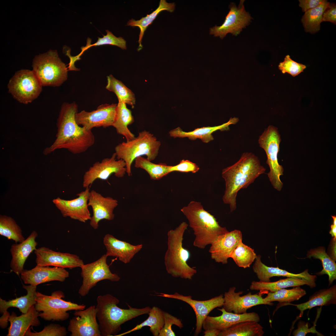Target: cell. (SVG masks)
I'll return each instance as SVG.
<instances>
[{"label":"cell","instance_id":"1","mask_svg":"<svg viewBox=\"0 0 336 336\" xmlns=\"http://www.w3.org/2000/svg\"><path fill=\"white\" fill-rule=\"evenodd\" d=\"M77 109L75 102L62 104L56 124V138L51 146L44 149V155L60 149H67L73 154H79L94 144L95 138L92 131L87 130L76 121L75 116Z\"/></svg>","mask_w":336,"mask_h":336},{"label":"cell","instance_id":"2","mask_svg":"<svg viewBox=\"0 0 336 336\" xmlns=\"http://www.w3.org/2000/svg\"><path fill=\"white\" fill-rule=\"evenodd\" d=\"M265 170L257 156L249 152L243 153L237 161L222 170V177L225 182L222 199L224 203L229 205L230 212L236 208L239 191L247 188Z\"/></svg>","mask_w":336,"mask_h":336},{"label":"cell","instance_id":"3","mask_svg":"<svg viewBox=\"0 0 336 336\" xmlns=\"http://www.w3.org/2000/svg\"><path fill=\"white\" fill-rule=\"evenodd\" d=\"M96 301V317L101 336H115L120 331L122 324L139 316L148 314L151 309L149 306L133 308L128 305V309L121 308L117 306L119 300L109 294L98 296Z\"/></svg>","mask_w":336,"mask_h":336},{"label":"cell","instance_id":"4","mask_svg":"<svg viewBox=\"0 0 336 336\" xmlns=\"http://www.w3.org/2000/svg\"><path fill=\"white\" fill-rule=\"evenodd\" d=\"M181 211L188 219L195 238L193 245L204 249L211 245L219 236L228 231L221 226L214 217L203 208L201 203L191 201Z\"/></svg>","mask_w":336,"mask_h":336},{"label":"cell","instance_id":"5","mask_svg":"<svg viewBox=\"0 0 336 336\" xmlns=\"http://www.w3.org/2000/svg\"><path fill=\"white\" fill-rule=\"evenodd\" d=\"M188 226L183 222L175 229L168 232V248L164 263L167 272L172 277L191 280L197 270L188 264L190 253L183 245L184 233Z\"/></svg>","mask_w":336,"mask_h":336},{"label":"cell","instance_id":"6","mask_svg":"<svg viewBox=\"0 0 336 336\" xmlns=\"http://www.w3.org/2000/svg\"><path fill=\"white\" fill-rule=\"evenodd\" d=\"M161 145L160 141L153 134L144 130L139 132L133 139L117 145L115 147V153L117 159H122L125 162L126 173L130 176L132 165L135 159L145 155L150 161L154 160L158 155Z\"/></svg>","mask_w":336,"mask_h":336},{"label":"cell","instance_id":"7","mask_svg":"<svg viewBox=\"0 0 336 336\" xmlns=\"http://www.w3.org/2000/svg\"><path fill=\"white\" fill-rule=\"evenodd\" d=\"M32 66V71L42 86H59L67 79L68 68L56 50H50L35 56Z\"/></svg>","mask_w":336,"mask_h":336},{"label":"cell","instance_id":"8","mask_svg":"<svg viewBox=\"0 0 336 336\" xmlns=\"http://www.w3.org/2000/svg\"><path fill=\"white\" fill-rule=\"evenodd\" d=\"M35 305L36 310L39 313V316L46 321H63L69 317L67 311L85 309L86 306L79 305L64 300L63 292L61 290L55 291L50 296L36 292Z\"/></svg>","mask_w":336,"mask_h":336},{"label":"cell","instance_id":"9","mask_svg":"<svg viewBox=\"0 0 336 336\" xmlns=\"http://www.w3.org/2000/svg\"><path fill=\"white\" fill-rule=\"evenodd\" d=\"M281 141L278 128L273 125H269L265 129L258 139L260 147L264 150L267 155L266 163L270 168L268 176L273 188L278 191L282 187L280 176L283 175L284 171L283 166L279 164L278 160Z\"/></svg>","mask_w":336,"mask_h":336},{"label":"cell","instance_id":"10","mask_svg":"<svg viewBox=\"0 0 336 336\" xmlns=\"http://www.w3.org/2000/svg\"><path fill=\"white\" fill-rule=\"evenodd\" d=\"M41 84L32 71L16 72L8 85L9 92L19 102L27 104L36 99L42 91Z\"/></svg>","mask_w":336,"mask_h":336},{"label":"cell","instance_id":"11","mask_svg":"<svg viewBox=\"0 0 336 336\" xmlns=\"http://www.w3.org/2000/svg\"><path fill=\"white\" fill-rule=\"evenodd\" d=\"M107 257L106 254H103L96 261L84 264L81 267L82 281L78 291L81 296L83 297L87 295L90 290L101 281L108 280L117 282L119 280L120 277L110 271L106 262Z\"/></svg>","mask_w":336,"mask_h":336},{"label":"cell","instance_id":"12","mask_svg":"<svg viewBox=\"0 0 336 336\" xmlns=\"http://www.w3.org/2000/svg\"><path fill=\"white\" fill-rule=\"evenodd\" d=\"M126 163L122 159H117L115 153L110 158L94 163L83 176L82 186L86 188L90 186L97 179L107 180L112 174L118 178L123 177L126 173Z\"/></svg>","mask_w":336,"mask_h":336},{"label":"cell","instance_id":"13","mask_svg":"<svg viewBox=\"0 0 336 336\" xmlns=\"http://www.w3.org/2000/svg\"><path fill=\"white\" fill-rule=\"evenodd\" d=\"M244 2V1L241 0L238 7L234 3L231 4L230 10L224 23L221 26L210 28V34L223 39L228 33L235 36L239 34L242 29L250 23L252 18L245 11Z\"/></svg>","mask_w":336,"mask_h":336},{"label":"cell","instance_id":"14","mask_svg":"<svg viewBox=\"0 0 336 336\" xmlns=\"http://www.w3.org/2000/svg\"><path fill=\"white\" fill-rule=\"evenodd\" d=\"M117 104H102L91 112H77L75 118L77 123L88 130L94 128L112 126L114 122Z\"/></svg>","mask_w":336,"mask_h":336},{"label":"cell","instance_id":"15","mask_svg":"<svg viewBox=\"0 0 336 336\" xmlns=\"http://www.w3.org/2000/svg\"><path fill=\"white\" fill-rule=\"evenodd\" d=\"M158 293L159 295L157 296L180 300L186 303L192 307L196 316L195 336L198 335L201 332L203 322L209 313L215 308L222 306L224 302L222 295L208 300L198 301L193 299L191 296H184L178 292L174 294Z\"/></svg>","mask_w":336,"mask_h":336},{"label":"cell","instance_id":"16","mask_svg":"<svg viewBox=\"0 0 336 336\" xmlns=\"http://www.w3.org/2000/svg\"><path fill=\"white\" fill-rule=\"evenodd\" d=\"M89 187L76 195L77 198L71 200H66L58 197L52 202L60 211L63 217L85 222L90 220L91 217L88 208V202L90 194Z\"/></svg>","mask_w":336,"mask_h":336},{"label":"cell","instance_id":"17","mask_svg":"<svg viewBox=\"0 0 336 336\" xmlns=\"http://www.w3.org/2000/svg\"><path fill=\"white\" fill-rule=\"evenodd\" d=\"M70 320L68 330L71 336H101L96 317V306L76 310Z\"/></svg>","mask_w":336,"mask_h":336},{"label":"cell","instance_id":"18","mask_svg":"<svg viewBox=\"0 0 336 336\" xmlns=\"http://www.w3.org/2000/svg\"><path fill=\"white\" fill-rule=\"evenodd\" d=\"M36 265L53 266L70 269L80 267L84 264L78 255L69 253L57 252L43 246L34 251Z\"/></svg>","mask_w":336,"mask_h":336},{"label":"cell","instance_id":"19","mask_svg":"<svg viewBox=\"0 0 336 336\" xmlns=\"http://www.w3.org/2000/svg\"><path fill=\"white\" fill-rule=\"evenodd\" d=\"M236 289L235 287H231L224 294V302L222 306L227 312L240 314L246 312L249 309L256 306L273 305L272 303L265 301L261 295L253 294L249 292L245 295L240 296L243 292H236Z\"/></svg>","mask_w":336,"mask_h":336},{"label":"cell","instance_id":"20","mask_svg":"<svg viewBox=\"0 0 336 336\" xmlns=\"http://www.w3.org/2000/svg\"><path fill=\"white\" fill-rule=\"evenodd\" d=\"M118 204V201L116 199L110 197H104L93 190L90 191L88 202V206L92 208L93 211V215L90 220V226L96 229L100 221L113 220L114 211Z\"/></svg>","mask_w":336,"mask_h":336},{"label":"cell","instance_id":"21","mask_svg":"<svg viewBox=\"0 0 336 336\" xmlns=\"http://www.w3.org/2000/svg\"><path fill=\"white\" fill-rule=\"evenodd\" d=\"M242 240L239 230H234L219 236L211 245L209 250L211 258L217 263L226 264L238 243Z\"/></svg>","mask_w":336,"mask_h":336},{"label":"cell","instance_id":"22","mask_svg":"<svg viewBox=\"0 0 336 336\" xmlns=\"http://www.w3.org/2000/svg\"><path fill=\"white\" fill-rule=\"evenodd\" d=\"M69 276V273L65 268L38 265L30 270L24 269L21 273L24 283L36 286L52 281L63 282Z\"/></svg>","mask_w":336,"mask_h":336},{"label":"cell","instance_id":"23","mask_svg":"<svg viewBox=\"0 0 336 336\" xmlns=\"http://www.w3.org/2000/svg\"><path fill=\"white\" fill-rule=\"evenodd\" d=\"M222 312L217 316H207L204 320L202 326L203 329H215L222 331L238 323L247 321L259 322L260 318L255 312L236 314L226 311L223 307L218 309Z\"/></svg>","mask_w":336,"mask_h":336},{"label":"cell","instance_id":"24","mask_svg":"<svg viewBox=\"0 0 336 336\" xmlns=\"http://www.w3.org/2000/svg\"><path fill=\"white\" fill-rule=\"evenodd\" d=\"M23 287L27 291L25 296L16 298L8 301L0 298V312L2 314L0 318V325L2 328H6L8 325V320L10 313L7 311L10 307L18 308L22 314L26 313L30 307L36 303V285H25L23 284Z\"/></svg>","mask_w":336,"mask_h":336},{"label":"cell","instance_id":"25","mask_svg":"<svg viewBox=\"0 0 336 336\" xmlns=\"http://www.w3.org/2000/svg\"><path fill=\"white\" fill-rule=\"evenodd\" d=\"M38 236L37 232L33 231L23 241L11 246L10 252L12 258L10 266L12 271L18 275L24 269L25 263L30 254L36 249L38 243L35 239Z\"/></svg>","mask_w":336,"mask_h":336},{"label":"cell","instance_id":"26","mask_svg":"<svg viewBox=\"0 0 336 336\" xmlns=\"http://www.w3.org/2000/svg\"><path fill=\"white\" fill-rule=\"evenodd\" d=\"M253 269L256 274L260 281L264 282H271L270 278L275 276H282L287 277H295L301 278L308 281L315 287L317 277L312 275L308 273V270L306 269L303 272L294 274L289 272L285 270L279 268L278 267H268L264 264L261 260V256H257L254 263L253 266Z\"/></svg>","mask_w":336,"mask_h":336},{"label":"cell","instance_id":"27","mask_svg":"<svg viewBox=\"0 0 336 336\" xmlns=\"http://www.w3.org/2000/svg\"><path fill=\"white\" fill-rule=\"evenodd\" d=\"M103 242L106 250V255L118 258L124 264L129 263L142 247V244L133 245L119 240L110 234L105 235Z\"/></svg>","mask_w":336,"mask_h":336},{"label":"cell","instance_id":"28","mask_svg":"<svg viewBox=\"0 0 336 336\" xmlns=\"http://www.w3.org/2000/svg\"><path fill=\"white\" fill-rule=\"evenodd\" d=\"M39 314L35 305L31 306L26 313L19 316L12 312L8 320L10 326L7 336H24L30 326H39L40 323L38 318Z\"/></svg>","mask_w":336,"mask_h":336},{"label":"cell","instance_id":"29","mask_svg":"<svg viewBox=\"0 0 336 336\" xmlns=\"http://www.w3.org/2000/svg\"><path fill=\"white\" fill-rule=\"evenodd\" d=\"M239 120L237 118H231L227 122L222 125L198 128L189 132L184 131L180 127H178L170 130L169 132V134L170 137L174 138L187 137L192 140L199 138L203 142L208 143L214 139L212 135L213 132L218 130L221 131L229 130V126L236 124Z\"/></svg>","mask_w":336,"mask_h":336},{"label":"cell","instance_id":"30","mask_svg":"<svg viewBox=\"0 0 336 336\" xmlns=\"http://www.w3.org/2000/svg\"><path fill=\"white\" fill-rule=\"evenodd\" d=\"M336 304V285L328 289L320 290L311 296L306 302L299 304H287L296 306L300 311L298 318L303 315L304 310L318 306H327Z\"/></svg>","mask_w":336,"mask_h":336},{"label":"cell","instance_id":"31","mask_svg":"<svg viewBox=\"0 0 336 336\" xmlns=\"http://www.w3.org/2000/svg\"><path fill=\"white\" fill-rule=\"evenodd\" d=\"M307 285L310 288L314 287L310 282L306 280L295 277H287L274 282H264L252 281L250 287L252 290L268 291L273 292L279 290L289 287Z\"/></svg>","mask_w":336,"mask_h":336},{"label":"cell","instance_id":"32","mask_svg":"<svg viewBox=\"0 0 336 336\" xmlns=\"http://www.w3.org/2000/svg\"><path fill=\"white\" fill-rule=\"evenodd\" d=\"M134 122V119L131 110L127 108L125 103L119 101L115 119L112 126L115 128L117 133L125 137L126 141L131 140L135 137L128 127Z\"/></svg>","mask_w":336,"mask_h":336},{"label":"cell","instance_id":"33","mask_svg":"<svg viewBox=\"0 0 336 336\" xmlns=\"http://www.w3.org/2000/svg\"><path fill=\"white\" fill-rule=\"evenodd\" d=\"M175 3H168L165 0H161L158 7L152 13L147 15L145 17H142L140 19L135 20L132 19L128 22L127 25L132 27H138L140 29V32L138 42L139 45L138 51L142 48V38L144 32L147 27L151 25L155 19L159 14L164 10L170 12H173L175 9Z\"/></svg>","mask_w":336,"mask_h":336},{"label":"cell","instance_id":"34","mask_svg":"<svg viewBox=\"0 0 336 336\" xmlns=\"http://www.w3.org/2000/svg\"><path fill=\"white\" fill-rule=\"evenodd\" d=\"M263 328L258 322L245 321L222 331L218 336H263Z\"/></svg>","mask_w":336,"mask_h":336},{"label":"cell","instance_id":"35","mask_svg":"<svg viewBox=\"0 0 336 336\" xmlns=\"http://www.w3.org/2000/svg\"><path fill=\"white\" fill-rule=\"evenodd\" d=\"M329 4L324 0L318 6L305 12L301 21L306 32L314 34L320 30L323 14Z\"/></svg>","mask_w":336,"mask_h":336},{"label":"cell","instance_id":"36","mask_svg":"<svg viewBox=\"0 0 336 336\" xmlns=\"http://www.w3.org/2000/svg\"><path fill=\"white\" fill-rule=\"evenodd\" d=\"M311 257L319 259L321 261L323 268L317 274L328 275L329 285H330L336 279V264L335 260L329 256L326 252L325 248L322 246L311 249L309 251L306 258Z\"/></svg>","mask_w":336,"mask_h":336},{"label":"cell","instance_id":"37","mask_svg":"<svg viewBox=\"0 0 336 336\" xmlns=\"http://www.w3.org/2000/svg\"><path fill=\"white\" fill-rule=\"evenodd\" d=\"M148 318L142 323L136 325L132 329L115 336H121L141 329L147 326L150 327V330L154 336H158L164 325L163 311L160 308L154 306L148 314Z\"/></svg>","mask_w":336,"mask_h":336},{"label":"cell","instance_id":"38","mask_svg":"<svg viewBox=\"0 0 336 336\" xmlns=\"http://www.w3.org/2000/svg\"><path fill=\"white\" fill-rule=\"evenodd\" d=\"M106 88L114 92L121 101L134 107L136 99L134 93L121 81L115 78L112 75L107 76Z\"/></svg>","mask_w":336,"mask_h":336},{"label":"cell","instance_id":"39","mask_svg":"<svg viewBox=\"0 0 336 336\" xmlns=\"http://www.w3.org/2000/svg\"><path fill=\"white\" fill-rule=\"evenodd\" d=\"M134 161V166L145 170L152 180H160L170 173L171 166L166 164H155L142 156L136 158Z\"/></svg>","mask_w":336,"mask_h":336},{"label":"cell","instance_id":"40","mask_svg":"<svg viewBox=\"0 0 336 336\" xmlns=\"http://www.w3.org/2000/svg\"><path fill=\"white\" fill-rule=\"evenodd\" d=\"M19 226L12 217L5 215H0V235L16 243H21L25 238Z\"/></svg>","mask_w":336,"mask_h":336},{"label":"cell","instance_id":"41","mask_svg":"<svg viewBox=\"0 0 336 336\" xmlns=\"http://www.w3.org/2000/svg\"><path fill=\"white\" fill-rule=\"evenodd\" d=\"M306 294V291L300 287H294L291 289H282L273 292H269L264 301L268 303L278 301L279 303H290L297 301Z\"/></svg>","mask_w":336,"mask_h":336},{"label":"cell","instance_id":"42","mask_svg":"<svg viewBox=\"0 0 336 336\" xmlns=\"http://www.w3.org/2000/svg\"><path fill=\"white\" fill-rule=\"evenodd\" d=\"M257 256L254 250L244 244L242 240L238 244L230 258L238 267L245 268L250 267Z\"/></svg>","mask_w":336,"mask_h":336},{"label":"cell","instance_id":"43","mask_svg":"<svg viewBox=\"0 0 336 336\" xmlns=\"http://www.w3.org/2000/svg\"><path fill=\"white\" fill-rule=\"evenodd\" d=\"M106 31L107 33L106 35H103L102 38L98 37L97 41L93 44H90L89 39H88L86 45L81 48V52L77 57L79 58L85 50L91 47L102 45H112L116 46L123 50L127 49L126 41L122 37H116L108 30H106Z\"/></svg>","mask_w":336,"mask_h":336},{"label":"cell","instance_id":"44","mask_svg":"<svg viewBox=\"0 0 336 336\" xmlns=\"http://www.w3.org/2000/svg\"><path fill=\"white\" fill-rule=\"evenodd\" d=\"M30 327L26 331V336H65L67 332L66 328L59 324H51L46 326L41 331L31 332Z\"/></svg>","mask_w":336,"mask_h":336},{"label":"cell","instance_id":"45","mask_svg":"<svg viewBox=\"0 0 336 336\" xmlns=\"http://www.w3.org/2000/svg\"><path fill=\"white\" fill-rule=\"evenodd\" d=\"M306 68L305 65L292 60L289 55L286 56L284 61L280 63L278 65V68L282 73H287L293 77L303 72Z\"/></svg>","mask_w":336,"mask_h":336},{"label":"cell","instance_id":"46","mask_svg":"<svg viewBox=\"0 0 336 336\" xmlns=\"http://www.w3.org/2000/svg\"><path fill=\"white\" fill-rule=\"evenodd\" d=\"M164 325L158 336H175V334L172 329V326L175 325L180 329L183 327L181 320L167 312L163 311Z\"/></svg>","mask_w":336,"mask_h":336},{"label":"cell","instance_id":"47","mask_svg":"<svg viewBox=\"0 0 336 336\" xmlns=\"http://www.w3.org/2000/svg\"><path fill=\"white\" fill-rule=\"evenodd\" d=\"M199 169V166L195 163L188 160H182L177 165L171 166L170 171V172L176 171L195 173Z\"/></svg>","mask_w":336,"mask_h":336},{"label":"cell","instance_id":"48","mask_svg":"<svg viewBox=\"0 0 336 336\" xmlns=\"http://www.w3.org/2000/svg\"><path fill=\"white\" fill-rule=\"evenodd\" d=\"M308 333L315 334L318 336H323L316 330L315 325L309 328L308 322L301 321L298 324L297 328L293 331L292 334L294 336H305Z\"/></svg>","mask_w":336,"mask_h":336},{"label":"cell","instance_id":"49","mask_svg":"<svg viewBox=\"0 0 336 336\" xmlns=\"http://www.w3.org/2000/svg\"><path fill=\"white\" fill-rule=\"evenodd\" d=\"M322 21H329L336 25V5L335 3H330L323 14Z\"/></svg>","mask_w":336,"mask_h":336},{"label":"cell","instance_id":"50","mask_svg":"<svg viewBox=\"0 0 336 336\" xmlns=\"http://www.w3.org/2000/svg\"><path fill=\"white\" fill-rule=\"evenodd\" d=\"M324 0H299V6L303 12L313 9L321 3Z\"/></svg>","mask_w":336,"mask_h":336},{"label":"cell","instance_id":"51","mask_svg":"<svg viewBox=\"0 0 336 336\" xmlns=\"http://www.w3.org/2000/svg\"><path fill=\"white\" fill-rule=\"evenodd\" d=\"M221 331L215 329H211L205 330L204 332V336H218Z\"/></svg>","mask_w":336,"mask_h":336},{"label":"cell","instance_id":"52","mask_svg":"<svg viewBox=\"0 0 336 336\" xmlns=\"http://www.w3.org/2000/svg\"><path fill=\"white\" fill-rule=\"evenodd\" d=\"M331 230L329 231L330 234L333 237V239L336 240V223L333 222L330 226Z\"/></svg>","mask_w":336,"mask_h":336}]
</instances>
